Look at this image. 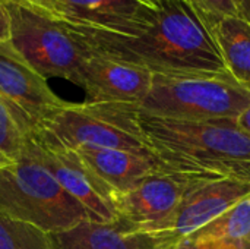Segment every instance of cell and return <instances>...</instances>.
Segmentation results:
<instances>
[{
  "label": "cell",
  "instance_id": "22",
  "mask_svg": "<svg viewBox=\"0 0 250 249\" xmlns=\"http://www.w3.org/2000/svg\"><path fill=\"white\" fill-rule=\"evenodd\" d=\"M10 41V21L3 1L0 0V44Z\"/></svg>",
  "mask_w": 250,
  "mask_h": 249
},
{
  "label": "cell",
  "instance_id": "17",
  "mask_svg": "<svg viewBox=\"0 0 250 249\" xmlns=\"http://www.w3.org/2000/svg\"><path fill=\"white\" fill-rule=\"evenodd\" d=\"M0 249H59L54 235L0 213Z\"/></svg>",
  "mask_w": 250,
  "mask_h": 249
},
{
  "label": "cell",
  "instance_id": "5",
  "mask_svg": "<svg viewBox=\"0 0 250 249\" xmlns=\"http://www.w3.org/2000/svg\"><path fill=\"white\" fill-rule=\"evenodd\" d=\"M10 21V43L44 78H63L78 85L88 57L83 48L53 18L15 0H1Z\"/></svg>",
  "mask_w": 250,
  "mask_h": 249
},
{
  "label": "cell",
  "instance_id": "11",
  "mask_svg": "<svg viewBox=\"0 0 250 249\" xmlns=\"http://www.w3.org/2000/svg\"><path fill=\"white\" fill-rule=\"evenodd\" d=\"M47 131L69 148L82 145L146 151L144 144L130 132L117 126L94 103H67L51 120Z\"/></svg>",
  "mask_w": 250,
  "mask_h": 249
},
{
  "label": "cell",
  "instance_id": "21",
  "mask_svg": "<svg viewBox=\"0 0 250 249\" xmlns=\"http://www.w3.org/2000/svg\"><path fill=\"white\" fill-rule=\"evenodd\" d=\"M26 7L45 13L48 16H54L56 13V0H15Z\"/></svg>",
  "mask_w": 250,
  "mask_h": 249
},
{
  "label": "cell",
  "instance_id": "15",
  "mask_svg": "<svg viewBox=\"0 0 250 249\" xmlns=\"http://www.w3.org/2000/svg\"><path fill=\"white\" fill-rule=\"evenodd\" d=\"M227 72L250 91V23L240 16H227L211 26Z\"/></svg>",
  "mask_w": 250,
  "mask_h": 249
},
{
  "label": "cell",
  "instance_id": "13",
  "mask_svg": "<svg viewBox=\"0 0 250 249\" xmlns=\"http://www.w3.org/2000/svg\"><path fill=\"white\" fill-rule=\"evenodd\" d=\"M89 170L113 195L125 192L146 176L158 172L148 151L100 148L82 145L73 148Z\"/></svg>",
  "mask_w": 250,
  "mask_h": 249
},
{
  "label": "cell",
  "instance_id": "24",
  "mask_svg": "<svg viewBox=\"0 0 250 249\" xmlns=\"http://www.w3.org/2000/svg\"><path fill=\"white\" fill-rule=\"evenodd\" d=\"M239 16L250 23V0H242L239 4Z\"/></svg>",
  "mask_w": 250,
  "mask_h": 249
},
{
  "label": "cell",
  "instance_id": "3",
  "mask_svg": "<svg viewBox=\"0 0 250 249\" xmlns=\"http://www.w3.org/2000/svg\"><path fill=\"white\" fill-rule=\"evenodd\" d=\"M0 213L50 235L94 220L89 211L26 151L0 169Z\"/></svg>",
  "mask_w": 250,
  "mask_h": 249
},
{
  "label": "cell",
  "instance_id": "1",
  "mask_svg": "<svg viewBox=\"0 0 250 249\" xmlns=\"http://www.w3.org/2000/svg\"><path fill=\"white\" fill-rule=\"evenodd\" d=\"M94 104L144 144L160 172L190 183L250 181V136L236 120H179L135 104Z\"/></svg>",
  "mask_w": 250,
  "mask_h": 249
},
{
  "label": "cell",
  "instance_id": "20",
  "mask_svg": "<svg viewBox=\"0 0 250 249\" xmlns=\"http://www.w3.org/2000/svg\"><path fill=\"white\" fill-rule=\"evenodd\" d=\"M152 249H209L201 244L193 242L190 238L177 241H158Z\"/></svg>",
  "mask_w": 250,
  "mask_h": 249
},
{
  "label": "cell",
  "instance_id": "7",
  "mask_svg": "<svg viewBox=\"0 0 250 249\" xmlns=\"http://www.w3.org/2000/svg\"><path fill=\"white\" fill-rule=\"evenodd\" d=\"M25 151L41 163L63 189L89 211L95 222L113 223L117 220L110 191L73 148L66 147L47 131H41L26 138Z\"/></svg>",
  "mask_w": 250,
  "mask_h": 249
},
{
  "label": "cell",
  "instance_id": "8",
  "mask_svg": "<svg viewBox=\"0 0 250 249\" xmlns=\"http://www.w3.org/2000/svg\"><path fill=\"white\" fill-rule=\"evenodd\" d=\"M192 185L158 170L130 189L113 195L116 222L132 232L152 236L171 219Z\"/></svg>",
  "mask_w": 250,
  "mask_h": 249
},
{
  "label": "cell",
  "instance_id": "12",
  "mask_svg": "<svg viewBox=\"0 0 250 249\" xmlns=\"http://www.w3.org/2000/svg\"><path fill=\"white\" fill-rule=\"evenodd\" d=\"M56 15H64L89 26L136 37L157 18V9L141 0H56Z\"/></svg>",
  "mask_w": 250,
  "mask_h": 249
},
{
  "label": "cell",
  "instance_id": "25",
  "mask_svg": "<svg viewBox=\"0 0 250 249\" xmlns=\"http://www.w3.org/2000/svg\"><path fill=\"white\" fill-rule=\"evenodd\" d=\"M13 161L9 158V157H6L3 153H0V169H4V167H7L9 164H12Z\"/></svg>",
  "mask_w": 250,
  "mask_h": 249
},
{
  "label": "cell",
  "instance_id": "16",
  "mask_svg": "<svg viewBox=\"0 0 250 249\" xmlns=\"http://www.w3.org/2000/svg\"><path fill=\"white\" fill-rule=\"evenodd\" d=\"M209 249H250V195L190 236Z\"/></svg>",
  "mask_w": 250,
  "mask_h": 249
},
{
  "label": "cell",
  "instance_id": "4",
  "mask_svg": "<svg viewBox=\"0 0 250 249\" xmlns=\"http://www.w3.org/2000/svg\"><path fill=\"white\" fill-rule=\"evenodd\" d=\"M250 106V91L229 72L154 75L149 94L136 107L179 120H237Z\"/></svg>",
  "mask_w": 250,
  "mask_h": 249
},
{
  "label": "cell",
  "instance_id": "27",
  "mask_svg": "<svg viewBox=\"0 0 250 249\" xmlns=\"http://www.w3.org/2000/svg\"><path fill=\"white\" fill-rule=\"evenodd\" d=\"M234 1H236V4H237V9H239V4L242 3V0H234Z\"/></svg>",
  "mask_w": 250,
  "mask_h": 249
},
{
  "label": "cell",
  "instance_id": "10",
  "mask_svg": "<svg viewBox=\"0 0 250 249\" xmlns=\"http://www.w3.org/2000/svg\"><path fill=\"white\" fill-rule=\"evenodd\" d=\"M154 73L146 68L101 56H88L81 68L78 87L88 103L135 104L145 100Z\"/></svg>",
  "mask_w": 250,
  "mask_h": 249
},
{
  "label": "cell",
  "instance_id": "9",
  "mask_svg": "<svg viewBox=\"0 0 250 249\" xmlns=\"http://www.w3.org/2000/svg\"><path fill=\"white\" fill-rule=\"evenodd\" d=\"M249 195L250 181L226 179L193 183L171 219L151 238L157 242L190 238Z\"/></svg>",
  "mask_w": 250,
  "mask_h": 249
},
{
  "label": "cell",
  "instance_id": "2",
  "mask_svg": "<svg viewBox=\"0 0 250 249\" xmlns=\"http://www.w3.org/2000/svg\"><path fill=\"white\" fill-rule=\"evenodd\" d=\"M53 18L88 56L133 63L154 75L227 73L211 28L185 0H164L154 23L136 37L98 29L64 15Z\"/></svg>",
  "mask_w": 250,
  "mask_h": 249
},
{
  "label": "cell",
  "instance_id": "23",
  "mask_svg": "<svg viewBox=\"0 0 250 249\" xmlns=\"http://www.w3.org/2000/svg\"><path fill=\"white\" fill-rule=\"evenodd\" d=\"M237 122V125H239V128L246 134V135H249L250 136V106L239 116V119L236 120Z\"/></svg>",
  "mask_w": 250,
  "mask_h": 249
},
{
  "label": "cell",
  "instance_id": "19",
  "mask_svg": "<svg viewBox=\"0 0 250 249\" xmlns=\"http://www.w3.org/2000/svg\"><path fill=\"white\" fill-rule=\"evenodd\" d=\"M190 4L204 22L211 28L215 22L227 16H239V9L234 0H185Z\"/></svg>",
  "mask_w": 250,
  "mask_h": 249
},
{
  "label": "cell",
  "instance_id": "18",
  "mask_svg": "<svg viewBox=\"0 0 250 249\" xmlns=\"http://www.w3.org/2000/svg\"><path fill=\"white\" fill-rule=\"evenodd\" d=\"M26 147V136L0 97V153L12 161L18 160Z\"/></svg>",
  "mask_w": 250,
  "mask_h": 249
},
{
  "label": "cell",
  "instance_id": "6",
  "mask_svg": "<svg viewBox=\"0 0 250 249\" xmlns=\"http://www.w3.org/2000/svg\"><path fill=\"white\" fill-rule=\"evenodd\" d=\"M0 97L26 138L47 129L69 103L50 88L47 78L40 75L10 41L0 44Z\"/></svg>",
  "mask_w": 250,
  "mask_h": 249
},
{
  "label": "cell",
  "instance_id": "14",
  "mask_svg": "<svg viewBox=\"0 0 250 249\" xmlns=\"http://www.w3.org/2000/svg\"><path fill=\"white\" fill-rule=\"evenodd\" d=\"M59 249H152L157 241L126 229L122 223L88 220L54 235Z\"/></svg>",
  "mask_w": 250,
  "mask_h": 249
},
{
  "label": "cell",
  "instance_id": "26",
  "mask_svg": "<svg viewBox=\"0 0 250 249\" xmlns=\"http://www.w3.org/2000/svg\"><path fill=\"white\" fill-rule=\"evenodd\" d=\"M141 1L146 3L148 6H151V7H154V9H158V7H160V4H161L164 0H141Z\"/></svg>",
  "mask_w": 250,
  "mask_h": 249
}]
</instances>
